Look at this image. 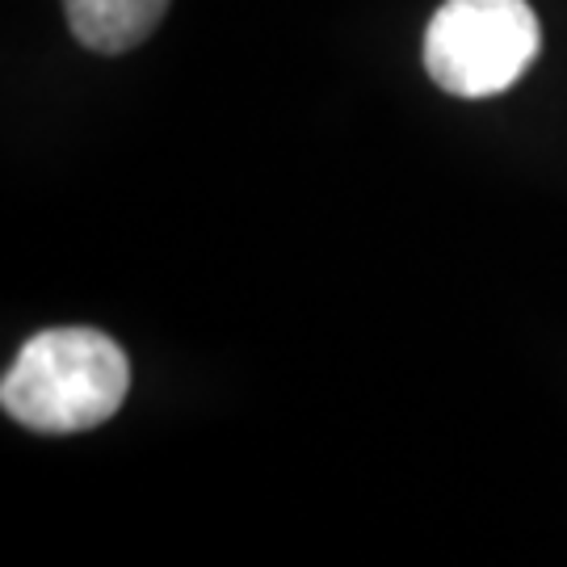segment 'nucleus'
Segmentation results:
<instances>
[{
    "label": "nucleus",
    "mask_w": 567,
    "mask_h": 567,
    "mask_svg": "<svg viewBox=\"0 0 567 567\" xmlns=\"http://www.w3.org/2000/svg\"><path fill=\"white\" fill-rule=\"evenodd\" d=\"M131 362L97 328H47L4 370L0 404L34 433H84L105 425L126 400Z\"/></svg>",
    "instance_id": "nucleus-1"
},
{
    "label": "nucleus",
    "mask_w": 567,
    "mask_h": 567,
    "mask_svg": "<svg viewBox=\"0 0 567 567\" xmlns=\"http://www.w3.org/2000/svg\"><path fill=\"white\" fill-rule=\"evenodd\" d=\"M538 42L526 0H446L425 30V68L454 97H496L526 76Z\"/></svg>",
    "instance_id": "nucleus-2"
},
{
    "label": "nucleus",
    "mask_w": 567,
    "mask_h": 567,
    "mask_svg": "<svg viewBox=\"0 0 567 567\" xmlns=\"http://www.w3.org/2000/svg\"><path fill=\"white\" fill-rule=\"evenodd\" d=\"M63 9L81 47L97 55H122L161 25L168 0H63Z\"/></svg>",
    "instance_id": "nucleus-3"
}]
</instances>
